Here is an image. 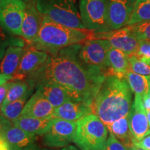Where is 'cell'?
<instances>
[{
	"instance_id": "cell-1",
	"label": "cell",
	"mask_w": 150,
	"mask_h": 150,
	"mask_svg": "<svg viewBox=\"0 0 150 150\" xmlns=\"http://www.w3.org/2000/svg\"><path fill=\"white\" fill-rule=\"evenodd\" d=\"M79 47L80 44L74 45L50 55L46 63L25 80L32 88L42 83L57 84L67 90L72 101L92 106L107 75L79 59Z\"/></svg>"
},
{
	"instance_id": "cell-2",
	"label": "cell",
	"mask_w": 150,
	"mask_h": 150,
	"mask_svg": "<svg viewBox=\"0 0 150 150\" xmlns=\"http://www.w3.org/2000/svg\"><path fill=\"white\" fill-rule=\"evenodd\" d=\"M132 93L125 78L107 75L92 104L93 113L106 126L127 116L133 104Z\"/></svg>"
},
{
	"instance_id": "cell-3",
	"label": "cell",
	"mask_w": 150,
	"mask_h": 150,
	"mask_svg": "<svg viewBox=\"0 0 150 150\" xmlns=\"http://www.w3.org/2000/svg\"><path fill=\"white\" fill-rule=\"evenodd\" d=\"M93 33L88 30L68 27L43 16L38 34L29 45L30 47L53 55L65 47L81 44L91 39Z\"/></svg>"
},
{
	"instance_id": "cell-4",
	"label": "cell",
	"mask_w": 150,
	"mask_h": 150,
	"mask_svg": "<svg viewBox=\"0 0 150 150\" xmlns=\"http://www.w3.org/2000/svg\"><path fill=\"white\" fill-rule=\"evenodd\" d=\"M39 12L68 27L86 30L79 12V0H35Z\"/></svg>"
},
{
	"instance_id": "cell-5",
	"label": "cell",
	"mask_w": 150,
	"mask_h": 150,
	"mask_svg": "<svg viewBox=\"0 0 150 150\" xmlns=\"http://www.w3.org/2000/svg\"><path fill=\"white\" fill-rule=\"evenodd\" d=\"M106 125L94 113L76 121L74 143L81 150H99L108 138Z\"/></svg>"
},
{
	"instance_id": "cell-6",
	"label": "cell",
	"mask_w": 150,
	"mask_h": 150,
	"mask_svg": "<svg viewBox=\"0 0 150 150\" xmlns=\"http://www.w3.org/2000/svg\"><path fill=\"white\" fill-rule=\"evenodd\" d=\"M110 47L107 40L88 39L80 44L78 57L87 66L109 75L108 52Z\"/></svg>"
},
{
	"instance_id": "cell-7",
	"label": "cell",
	"mask_w": 150,
	"mask_h": 150,
	"mask_svg": "<svg viewBox=\"0 0 150 150\" xmlns=\"http://www.w3.org/2000/svg\"><path fill=\"white\" fill-rule=\"evenodd\" d=\"M79 12L86 30L94 33L110 31L106 0H79Z\"/></svg>"
},
{
	"instance_id": "cell-8",
	"label": "cell",
	"mask_w": 150,
	"mask_h": 150,
	"mask_svg": "<svg viewBox=\"0 0 150 150\" xmlns=\"http://www.w3.org/2000/svg\"><path fill=\"white\" fill-rule=\"evenodd\" d=\"M76 122L54 117L51 127L42 136V144L50 149L63 148L74 142Z\"/></svg>"
},
{
	"instance_id": "cell-9",
	"label": "cell",
	"mask_w": 150,
	"mask_h": 150,
	"mask_svg": "<svg viewBox=\"0 0 150 150\" xmlns=\"http://www.w3.org/2000/svg\"><path fill=\"white\" fill-rule=\"evenodd\" d=\"M26 6L22 0H0V26L9 34L21 36Z\"/></svg>"
},
{
	"instance_id": "cell-10",
	"label": "cell",
	"mask_w": 150,
	"mask_h": 150,
	"mask_svg": "<svg viewBox=\"0 0 150 150\" xmlns=\"http://www.w3.org/2000/svg\"><path fill=\"white\" fill-rule=\"evenodd\" d=\"M91 38L107 40L112 47L120 50L128 57L135 56L139 45L129 26L108 32L93 33Z\"/></svg>"
},
{
	"instance_id": "cell-11",
	"label": "cell",
	"mask_w": 150,
	"mask_h": 150,
	"mask_svg": "<svg viewBox=\"0 0 150 150\" xmlns=\"http://www.w3.org/2000/svg\"><path fill=\"white\" fill-rule=\"evenodd\" d=\"M110 31L127 26L136 0H106Z\"/></svg>"
},
{
	"instance_id": "cell-12",
	"label": "cell",
	"mask_w": 150,
	"mask_h": 150,
	"mask_svg": "<svg viewBox=\"0 0 150 150\" xmlns=\"http://www.w3.org/2000/svg\"><path fill=\"white\" fill-rule=\"evenodd\" d=\"M128 115L129 129L137 141H140L150 134L147 111L142 104L141 96L135 95Z\"/></svg>"
},
{
	"instance_id": "cell-13",
	"label": "cell",
	"mask_w": 150,
	"mask_h": 150,
	"mask_svg": "<svg viewBox=\"0 0 150 150\" xmlns=\"http://www.w3.org/2000/svg\"><path fill=\"white\" fill-rule=\"evenodd\" d=\"M50 54L45 52L30 47L26 49L18 70L13 76V79L23 80L29 75L40 68L47 61Z\"/></svg>"
},
{
	"instance_id": "cell-14",
	"label": "cell",
	"mask_w": 150,
	"mask_h": 150,
	"mask_svg": "<svg viewBox=\"0 0 150 150\" xmlns=\"http://www.w3.org/2000/svg\"><path fill=\"white\" fill-rule=\"evenodd\" d=\"M42 19L43 16L39 12L35 0H30L26 6L21 30V36L29 44L36 38L42 25Z\"/></svg>"
},
{
	"instance_id": "cell-15",
	"label": "cell",
	"mask_w": 150,
	"mask_h": 150,
	"mask_svg": "<svg viewBox=\"0 0 150 150\" xmlns=\"http://www.w3.org/2000/svg\"><path fill=\"white\" fill-rule=\"evenodd\" d=\"M54 109L47 99L36 91L26 103L21 115L40 119L54 118Z\"/></svg>"
},
{
	"instance_id": "cell-16",
	"label": "cell",
	"mask_w": 150,
	"mask_h": 150,
	"mask_svg": "<svg viewBox=\"0 0 150 150\" xmlns=\"http://www.w3.org/2000/svg\"><path fill=\"white\" fill-rule=\"evenodd\" d=\"M93 113L91 106L85 103L70 100L54 109V117L76 122L84 116Z\"/></svg>"
},
{
	"instance_id": "cell-17",
	"label": "cell",
	"mask_w": 150,
	"mask_h": 150,
	"mask_svg": "<svg viewBox=\"0 0 150 150\" xmlns=\"http://www.w3.org/2000/svg\"><path fill=\"white\" fill-rule=\"evenodd\" d=\"M54 108L59 107L64 103L72 100L70 95L64 88L52 83H42L35 86Z\"/></svg>"
},
{
	"instance_id": "cell-18",
	"label": "cell",
	"mask_w": 150,
	"mask_h": 150,
	"mask_svg": "<svg viewBox=\"0 0 150 150\" xmlns=\"http://www.w3.org/2000/svg\"><path fill=\"white\" fill-rule=\"evenodd\" d=\"M54 118L40 119L32 117L20 115L18 119L13 121V125L23 129L35 136H42L51 127Z\"/></svg>"
},
{
	"instance_id": "cell-19",
	"label": "cell",
	"mask_w": 150,
	"mask_h": 150,
	"mask_svg": "<svg viewBox=\"0 0 150 150\" xmlns=\"http://www.w3.org/2000/svg\"><path fill=\"white\" fill-rule=\"evenodd\" d=\"M25 52L26 49L22 47L9 46L7 47L2 59L0 60V73L13 76Z\"/></svg>"
},
{
	"instance_id": "cell-20",
	"label": "cell",
	"mask_w": 150,
	"mask_h": 150,
	"mask_svg": "<svg viewBox=\"0 0 150 150\" xmlns=\"http://www.w3.org/2000/svg\"><path fill=\"white\" fill-rule=\"evenodd\" d=\"M35 135L13 125L5 135V141L8 143L10 150H23L35 142Z\"/></svg>"
},
{
	"instance_id": "cell-21",
	"label": "cell",
	"mask_w": 150,
	"mask_h": 150,
	"mask_svg": "<svg viewBox=\"0 0 150 150\" xmlns=\"http://www.w3.org/2000/svg\"><path fill=\"white\" fill-rule=\"evenodd\" d=\"M108 130L122 145L128 148L134 147L137 140L131 132L129 125V115L106 125Z\"/></svg>"
},
{
	"instance_id": "cell-22",
	"label": "cell",
	"mask_w": 150,
	"mask_h": 150,
	"mask_svg": "<svg viewBox=\"0 0 150 150\" xmlns=\"http://www.w3.org/2000/svg\"><path fill=\"white\" fill-rule=\"evenodd\" d=\"M108 59L110 65L109 75L123 79L131 70L128 56L117 49L110 47L108 52Z\"/></svg>"
},
{
	"instance_id": "cell-23",
	"label": "cell",
	"mask_w": 150,
	"mask_h": 150,
	"mask_svg": "<svg viewBox=\"0 0 150 150\" xmlns=\"http://www.w3.org/2000/svg\"><path fill=\"white\" fill-rule=\"evenodd\" d=\"M125 79L135 95L142 97L150 91V76L137 74L130 70L125 75Z\"/></svg>"
},
{
	"instance_id": "cell-24",
	"label": "cell",
	"mask_w": 150,
	"mask_h": 150,
	"mask_svg": "<svg viewBox=\"0 0 150 150\" xmlns=\"http://www.w3.org/2000/svg\"><path fill=\"white\" fill-rule=\"evenodd\" d=\"M33 89V88L29 90L20 99L2 106L0 108V114H1L11 122L18 119L21 115L22 110L26 104V101L29 99L30 95L32 94Z\"/></svg>"
},
{
	"instance_id": "cell-25",
	"label": "cell",
	"mask_w": 150,
	"mask_h": 150,
	"mask_svg": "<svg viewBox=\"0 0 150 150\" xmlns=\"http://www.w3.org/2000/svg\"><path fill=\"white\" fill-rule=\"evenodd\" d=\"M150 20V0H136L127 26Z\"/></svg>"
},
{
	"instance_id": "cell-26",
	"label": "cell",
	"mask_w": 150,
	"mask_h": 150,
	"mask_svg": "<svg viewBox=\"0 0 150 150\" xmlns=\"http://www.w3.org/2000/svg\"><path fill=\"white\" fill-rule=\"evenodd\" d=\"M31 88H33L30 86L27 80L12 81V83L9 88L6 97L1 107L20 99Z\"/></svg>"
},
{
	"instance_id": "cell-27",
	"label": "cell",
	"mask_w": 150,
	"mask_h": 150,
	"mask_svg": "<svg viewBox=\"0 0 150 150\" xmlns=\"http://www.w3.org/2000/svg\"><path fill=\"white\" fill-rule=\"evenodd\" d=\"M2 27L0 26V58L2 59L4 52L9 46H18L24 47L25 42L23 39L11 36Z\"/></svg>"
},
{
	"instance_id": "cell-28",
	"label": "cell",
	"mask_w": 150,
	"mask_h": 150,
	"mask_svg": "<svg viewBox=\"0 0 150 150\" xmlns=\"http://www.w3.org/2000/svg\"><path fill=\"white\" fill-rule=\"evenodd\" d=\"M138 41H150V20L129 26Z\"/></svg>"
},
{
	"instance_id": "cell-29",
	"label": "cell",
	"mask_w": 150,
	"mask_h": 150,
	"mask_svg": "<svg viewBox=\"0 0 150 150\" xmlns=\"http://www.w3.org/2000/svg\"><path fill=\"white\" fill-rule=\"evenodd\" d=\"M130 70L137 74L150 76V65L137 59L134 56L128 57Z\"/></svg>"
},
{
	"instance_id": "cell-30",
	"label": "cell",
	"mask_w": 150,
	"mask_h": 150,
	"mask_svg": "<svg viewBox=\"0 0 150 150\" xmlns=\"http://www.w3.org/2000/svg\"><path fill=\"white\" fill-rule=\"evenodd\" d=\"M135 57L139 61L144 62L147 64H150V41H139L138 48Z\"/></svg>"
},
{
	"instance_id": "cell-31",
	"label": "cell",
	"mask_w": 150,
	"mask_h": 150,
	"mask_svg": "<svg viewBox=\"0 0 150 150\" xmlns=\"http://www.w3.org/2000/svg\"><path fill=\"white\" fill-rule=\"evenodd\" d=\"M99 150H129V149L110 133L106 141Z\"/></svg>"
},
{
	"instance_id": "cell-32",
	"label": "cell",
	"mask_w": 150,
	"mask_h": 150,
	"mask_svg": "<svg viewBox=\"0 0 150 150\" xmlns=\"http://www.w3.org/2000/svg\"><path fill=\"white\" fill-rule=\"evenodd\" d=\"M12 126V122L0 114V141H5L6 133Z\"/></svg>"
},
{
	"instance_id": "cell-33",
	"label": "cell",
	"mask_w": 150,
	"mask_h": 150,
	"mask_svg": "<svg viewBox=\"0 0 150 150\" xmlns=\"http://www.w3.org/2000/svg\"><path fill=\"white\" fill-rule=\"evenodd\" d=\"M11 83H12V81H9L6 83L0 86V108H1L4 101L6 97L7 93H8Z\"/></svg>"
},
{
	"instance_id": "cell-34",
	"label": "cell",
	"mask_w": 150,
	"mask_h": 150,
	"mask_svg": "<svg viewBox=\"0 0 150 150\" xmlns=\"http://www.w3.org/2000/svg\"><path fill=\"white\" fill-rule=\"evenodd\" d=\"M135 146L144 150H150V135H148L140 141H137Z\"/></svg>"
},
{
	"instance_id": "cell-35",
	"label": "cell",
	"mask_w": 150,
	"mask_h": 150,
	"mask_svg": "<svg viewBox=\"0 0 150 150\" xmlns=\"http://www.w3.org/2000/svg\"><path fill=\"white\" fill-rule=\"evenodd\" d=\"M142 102L146 111H150V91L142 97Z\"/></svg>"
},
{
	"instance_id": "cell-36",
	"label": "cell",
	"mask_w": 150,
	"mask_h": 150,
	"mask_svg": "<svg viewBox=\"0 0 150 150\" xmlns=\"http://www.w3.org/2000/svg\"><path fill=\"white\" fill-rule=\"evenodd\" d=\"M23 150H56V149H50V148H47V147H42L41 146L37 145L35 144V142L31 144V145L28 146L26 148H24Z\"/></svg>"
},
{
	"instance_id": "cell-37",
	"label": "cell",
	"mask_w": 150,
	"mask_h": 150,
	"mask_svg": "<svg viewBox=\"0 0 150 150\" xmlns=\"http://www.w3.org/2000/svg\"><path fill=\"white\" fill-rule=\"evenodd\" d=\"M13 79V76L12 75H7L0 73V86Z\"/></svg>"
},
{
	"instance_id": "cell-38",
	"label": "cell",
	"mask_w": 150,
	"mask_h": 150,
	"mask_svg": "<svg viewBox=\"0 0 150 150\" xmlns=\"http://www.w3.org/2000/svg\"><path fill=\"white\" fill-rule=\"evenodd\" d=\"M0 150H10L9 146L6 141H0Z\"/></svg>"
},
{
	"instance_id": "cell-39",
	"label": "cell",
	"mask_w": 150,
	"mask_h": 150,
	"mask_svg": "<svg viewBox=\"0 0 150 150\" xmlns=\"http://www.w3.org/2000/svg\"><path fill=\"white\" fill-rule=\"evenodd\" d=\"M61 150H81L79 148L75 147L74 145H68L66 147L62 148Z\"/></svg>"
},
{
	"instance_id": "cell-40",
	"label": "cell",
	"mask_w": 150,
	"mask_h": 150,
	"mask_svg": "<svg viewBox=\"0 0 150 150\" xmlns=\"http://www.w3.org/2000/svg\"><path fill=\"white\" fill-rule=\"evenodd\" d=\"M129 150H144V149H140V148H139V147H136V146H134V147L129 148Z\"/></svg>"
},
{
	"instance_id": "cell-41",
	"label": "cell",
	"mask_w": 150,
	"mask_h": 150,
	"mask_svg": "<svg viewBox=\"0 0 150 150\" xmlns=\"http://www.w3.org/2000/svg\"><path fill=\"white\" fill-rule=\"evenodd\" d=\"M147 116L148 122H149V125L150 127V111H147Z\"/></svg>"
},
{
	"instance_id": "cell-42",
	"label": "cell",
	"mask_w": 150,
	"mask_h": 150,
	"mask_svg": "<svg viewBox=\"0 0 150 150\" xmlns=\"http://www.w3.org/2000/svg\"><path fill=\"white\" fill-rule=\"evenodd\" d=\"M22 1H24V2L27 3V2H29L30 0H22Z\"/></svg>"
},
{
	"instance_id": "cell-43",
	"label": "cell",
	"mask_w": 150,
	"mask_h": 150,
	"mask_svg": "<svg viewBox=\"0 0 150 150\" xmlns=\"http://www.w3.org/2000/svg\"><path fill=\"white\" fill-rule=\"evenodd\" d=\"M0 60H1V58H0Z\"/></svg>"
},
{
	"instance_id": "cell-44",
	"label": "cell",
	"mask_w": 150,
	"mask_h": 150,
	"mask_svg": "<svg viewBox=\"0 0 150 150\" xmlns=\"http://www.w3.org/2000/svg\"><path fill=\"white\" fill-rule=\"evenodd\" d=\"M149 65H150V64H149Z\"/></svg>"
}]
</instances>
